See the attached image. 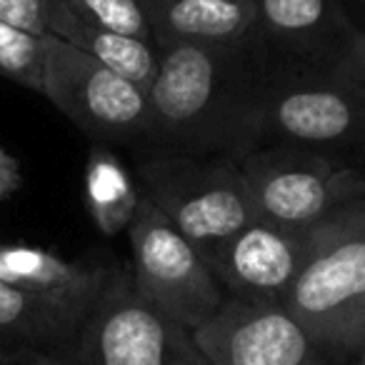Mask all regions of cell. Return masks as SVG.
Masks as SVG:
<instances>
[{
	"label": "cell",
	"instance_id": "ba28073f",
	"mask_svg": "<svg viewBox=\"0 0 365 365\" xmlns=\"http://www.w3.org/2000/svg\"><path fill=\"white\" fill-rule=\"evenodd\" d=\"M128 238L130 280L153 308L188 330H198L218 313L228 298L218 278L150 200L140 198Z\"/></svg>",
	"mask_w": 365,
	"mask_h": 365
},
{
	"label": "cell",
	"instance_id": "8fae6325",
	"mask_svg": "<svg viewBox=\"0 0 365 365\" xmlns=\"http://www.w3.org/2000/svg\"><path fill=\"white\" fill-rule=\"evenodd\" d=\"M308 233L255 218L225 240L208 265L228 298L283 303L303 265Z\"/></svg>",
	"mask_w": 365,
	"mask_h": 365
},
{
	"label": "cell",
	"instance_id": "7c38bea8",
	"mask_svg": "<svg viewBox=\"0 0 365 365\" xmlns=\"http://www.w3.org/2000/svg\"><path fill=\"white\" fill-rule=\"evenodd\" d=\"M113 273L115 265L103 260H71L38 245L0 243V280L41 300L76 330H81Z\"/></svg>",
	"mask_w": 365,
	"mask_h": 365
},
{
	"label": "cell",
	"instance_id": "2e32d148",
	"mask_svg": "<svg viewBox=\"0 0 365 365\" xmlns=\"http://www.w3.org/2000/svg\"><path fill=\"white\" fill-rule=\"evenodd\" d=\"M78 330L56 310L0 280V358L73 345Z\"/></svg>",
	"mask_w": 365,
	"mask_h": 365
},
{
	"label": "cell",
	"instance_id": "9c48e42d",
	"mask_svg": "<svg viewBox=\"0 0 365 365\" xmlns=\"http://www.w3.org/2000/svg\"><path fill=\"white\" fill-rule=\"evenodd\" d=\"M253 11L273 71L338 73L360 36L340 0H253Z\"/></svg>",
	"mask_w": 365,
	"mask_h": 365
},
{
	"label": "cell",
	"instance_id": "9a60e30c",
	"mask_svg": "<svg viewBox=\"0 0 365 365\" xmlns=\"http://www.w3.org/2000/svg\"><path fill=\"white\" fill-rule=\"evenodd\" d=\"M86 210L106 238L128 233L140 205V188L125 163L106 143H93L86 160Z\"/></svg>",
	"mask_w": 365,
	"mask_h": 365
},
{
	"label": "cell",
	"instance_id": "484cf974",
	"mask_svg": "<svg viewBox=\"0 0 365 365\" xmlns=\"http://www.w3.org/2000/svg\"><path fill=\"white\" fill-rule=\"evenodd\" d=\"M6 365H11V363H8V360H6Z\"/></svg>",
	"mask_w": 365,
	"mask_h": 365
},
{
	"label": "cell",
	"instance_id": "7a4b0ae2",
	"mask_svg": "<svg viewBox=\"0 0 365 365\" xmlns=\"http://www.w3.org/2000/svg\"><path fill=\"white\" fill-rule=\"evenodd\" d=\"M283 305L330 363H350L365 345V198L308 233L303 265Z\"/></svg>",
	"mask_w": 365,
	"mask_h": 365
},
{
	"label": "cell",
	"instance_id": "8992f818",
	"mask_svg": "<svg viewBox=\"0 0 365 365\" xmlns=\"http://www.w3.org/2000/svg\"><path fill=\"white\" fill-rule=\"evenodd\" d=\"M71 350L83 365H210L193 330L153 308L125 265H115Z\"/></svg>",
	"mask_w": 365,
	"mask_h": 365
},
{
	"label": "cell",
	"instance_id": "cb8c5ba5",
	"mask_svg": "<svg viewBox=\"0 0 365 365\" xmlns=\"http://www.w3.org/2000/svg\"><path fill=\"white\" fill-rule=\"evenodd\" d=\"M345 365H365V345H363V350H360V353L355 355L350 363H345Z\"/></svg>",
	"mask_w": 365,
	"mask_h": 365
},
{
	"label": "cell",
	"instance_id": "4fadbf2b",
	"mask_svg": "<svg viewBox=\"0 0 365 365\" xmlns=\"http://www.w3.org/2000/svg\"><path fill=\"white\" fill-rule=\"evenodd\" d=\"M155 51L223 46L253 33V0H143Z\"/></svg>",
	"mask_w": 365,
	"mask_h": 365
},
{
	"label": "cell",
	"instance_id": "30bf717a",
	"mask_svg": "<svg viewBox=\"0 0 365 365\" xmlns=\"http://www.w3.org/2000/svg\"><path fill=\"white\" fill-rule=\"evenodd\" d=\"M193 338L210 365H333L283 303L225 298Z\"/></svg>",
	"mask_w": 365,
	"mask_h": 365
},
{
	"label": "cell",
	"instance_id": "3957f363",
	"mask_svg": "<svg viewBox=\"0 0 365 365\" xmlns=\"http://www.w3.org/2000/svg\"><path fill=\"white\" fill-rule=\"evenodd\" d=\"M140 195L150 200L205 258L258 218L238 163L150 148L135 163Z\"/></svg>",
	"mask_w": 365,
	"mask_h": 365
},
{
	"label": "cell",
	"instance_id": "277c9868",
	"mask_svg": "<svg viewBox=\"0 0 365 365\" xmlns=\"http://www.w3.org/2000/svg\"><path fill=\"white\" fill-rule=\"evenodd\" d=\"M258 218L310 230L335 210L365 198V168L303 148H255L238 160Z\"/></svg>",
	"mask_w": 365,
	"mask_h": 365
},
{
	"label": "cell",
	"instance_id": "5b68a950",
	"mask_svg": "<svg viewBox=\"0 0 365 365\" xmlns=\"http://www.w3.org/2000/svg\"><path fill=\"white\" fill-rule=\"evenodd\" d=\"M365 158V103L335 73L273 71L258 115V148Z\"/></svg>",
	"mask_w": 365,
	"mask_h": 365
},
{
	"label": "cell",
	"instance_id": "6da1fadb",
	"mask_svg": "<svg viewBox=\"0 0 365 365\" xmlns=\"http://www.w3.org/2000/svg\"><path fill=\"white\" fill-rule=\"evenodd\" d=\"M148 145L238 163L258 148V115L270 63L250 33L223 46L158 51Z\"/></svg>",
	"mask_w": 365,
	"mask_h": 365
},
{
	"label": "cell",
	"instance_id": "d6986e66",
	"mask_svg": "<svg viewBox=\"0 0 365 365\" xmlns=\"http://www.w3.org/2000/svg\"><path fill=\"white\" fill-rule=\"evenodd\" d=\"M51 0H0V21L33 36H46V16Z\"/></svg>",
	"mask_w": 365,
	"mask_h": 365
},
{
	"label": "cell",
	"instance_id": "44dd1931",
	"mask_svg": "<svg viewBox=\"0 0 365 365\" xmlns=\"http://www.w3.org/2000/svg\"><path fill=\"white\" fill-rule=\"evenodd\" d=\"M11 365H83L73 355L71 345L66 348H48V350H26L21 355L8 358Z\"/></svg>",
	"mask_w": 365,
	"mask_h": 365
},
{
	"label": "cell",
	"instance_id": "d4e9b609",
	"mask_svg": "<svg viewBox=\"0 0 365 365\" xmlns=\"http://www.w3.org/2000/svg\"><path fill=\"white\" fill-rule=\"evenodd\" d=\"M0 365H6V360H3V358H0Z\"/></svg>",
	"mask_w": 365,
	"mask_h": 365
},
{
	"label": "cell",
	"instance_id": "603a6c76",
	"mask_svg": "<svg viewBox=\"0 0 365 365\" xmlns=\"http://www.w3.org/2000/svg\"><path fill=\"white\" fill-rule=\"evenodd\" d=\"M343 3V8L348 11V16L353 18V23L360 28V31H365V0H340Z\"/></svg>",
	"mask_w": 365,
	"mask_h": 365
},
{
	"label": "cell",
	"instance_id": "ffe728a7",
	"mask_svg": "<svg viewBox=\"0 0 365 365\" xmlns=\"http://www.w3.org/2000/svg\"><path fill=\"white\" fill-rule=\"evenodd\" d=\"M335 76L343 78L365 103V31H360L353 51H350V56L345 58V63L340 66V71Z\"/></svg>",
	"mask_w": 365,
	"mask_h": 365
},
{
	"label": "cell",
	"instance_id": "7402d4cb",
	"mask_svg": "<svg viewBox=\"0 0 365 365\" xmlns=\"http://www.w3.org/2000/svg\"><path fill=\"white\" fill-rule=\"evenodd\" d=\"M23 185V168L21 160L11 150L0 145V203L16 195Z\"/></svg>",
	"mask_w": 365,
	"mask_h": 365
},
{
	"label": "cell",
	"instance_id": "5bb4252c",
	"mask_svg": "<svg viewBox=\"0 0 365 365\" xmlns=\"http://www.w3.org/2000/svg\"><path fill=\"white\" fill-rule=\"evenodd\" d=\"M46 31L61 41L71 43L78 51L88 53L98 63H103L108 71L118 73L135 88L150 93L158 78V68H160L155 46L93 26V23L78 18L63 0H51Z\"/></svg>",
	"mask_w": 365,
	"mask_h": 365
},
{
	"label": "cell",
	"instance_id": "52a82bcc",
	"mask_svg": "<svg viewBox=\"0 0 365 365\" xmlns=\"http://www.w3.org/2000/svg\"><path fill=\"white\" fill-rule=\"evenodd\" d=\"M43 98L93 143H145L150 135L148 93L71 43L43 36Z\"/></svg>",
	"mask_w": 365,
	"mask_h": 365
},
{
	"label": "cell",
	"instance_id": "e0dca14e",
	"mask_svg": "<svg viewBox=\"0 0 365 365\" xmlns=\"http://www.w3.org/2000/svg\"><path fill=\"white\" fill-rule=\"evenodd\" d=\"M0 78L43 91V36H33L0 21Z\"/></svg>",
	"mask_w": 365,
	"mask_h": 365
},
{
	"label": "cell",
	"instance_id": "ac0fdd59",
	"mask_svg": "<svg viewBox=\"0 0 365 365\" xmlns=\"http://www.w3.org/2000/svg\"><path fill=\"white\" fill-rule=\"evenodd\" d=\"M63 3L78 18L93 26L155 46L143 0H63Z\"/></svg>",
	"mask_w": 365,
	"mask_h": 365
}]
</instances>
